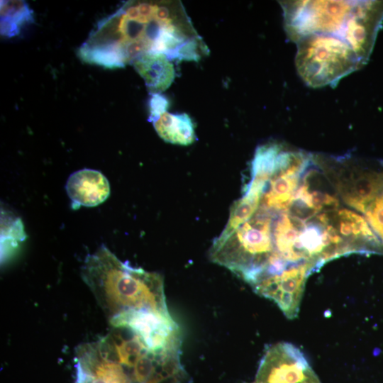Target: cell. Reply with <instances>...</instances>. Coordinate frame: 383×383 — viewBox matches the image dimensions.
Instances as JSON below:
<instances>
[{"label":"cell","mask_w":383,"mask_h":383,"mask_svg":"<svg viewBox=\"0 0 383 383\" xmlns=\"http://www.w3.org/2000/svg\"><path fill=\"white\" fill-rule=\"evenodd\" d=\"M295 64L311 87L333 86L367 64L383 23V1H282Z\"/></svg>","instance_id":"obj_1"},{"label":"cell","mask_w":383,"mask_h":383,"mask_svg":"<svg viewBox=\"0 0 383 383\" xmlns=\"http://www.w3.org/2000/svg\"><path fill=\"white\" fill-rule=\"evenodd\" d=\"M78 53L88 63L117 68L147 53L199 61L209 50L181 1H128L99 21Z\"/></svg>","instance_id":"obj_2"},{"label":"cell","mask_w":383,"mask_h":383,"mask_svg":"<svg viewBox=\"0 0 383 383\" xmlns=\"http://www.w3.org/2000/svg\"><path fill=\"white\" fill-rule=\"evenodd\" d=\"M81 274L109 319L133 309L170 313L163 277L121 262L104 245L86 257Z\"/></svg>","instance_id":"obj_3"},{"label":"cell","mask_w":383,"mask_h":383,"mask_svg":"<svg viewBox=\"0 0 383 383\" xmlns=\"http://www.w3.org/2000/svg\"><path fill=\"white\" fill-rule=\"evenodd\" d=\"M112 326L137 335L148 352L157 354H180V329L170 313L151 309L128 310L111 319Z\"/></svg>","instance_id":"obj_4"},{"label":"cell","mask_w":383,"mask_h":383,"mask_svg":"<svg viewBox=\"0 0 383 383\" xmlns=\"http://www.w3.org/2000/svg\"><path fill=\"white\" fill-rule=\"evenodd\" d=\"M254 383H321L301 351L289 343L270 346L263 355Z\"/></svg>","instance_id":"obj_5"},{"label":"cell","mask_w":383,"mask_h":383,"mask_svg":"<svg viewBox=\"0 0 383 383\" xmlns=\"http://www.w3.org/2000/svg\"><path fill=\"white\" fill-rule=\"evenodd\" d=\"M316 269L310 265L289 268L252 286L255 293L273 300L289 319L298 315L306 282Z\"/></svg>","instance_id":"obj_6"},{"label":"cell","mask_w":383,"mask_h":383,"mask_svg":"<svg viewBox=\"0 0 383 383\" xmlns=\"http://www.w3.org/2000/svg\"><path fill=\"white\" fill-rule=\"evenodd\" d=\"M76 383H133L122 365L109 358L100 341L77 351Z\"/></svg>","instance_id":"obj_7"},{"label":"cell","mask_w":383,"mask_h":383,"mask_svg":"<svg viewBox=\"0 0 383 383\" xmlns=\"http://www.w3.org/2000/svg\"><path fill=\"white\" fill-rule=\"evenodd\" d=\"M65 189L75 207L96 206L106 200L110 194L106 177L99 171L87 168L71 174Z\"/></svg>","instance_id":"obj_8"},{"label":"cell","mask_w":383,"mask_h":383,"mask_svg":"<svg viewBox=\"0 0 383 383\" xmlns=\"http://www.w3.org/2000/svg\"><path fill=\"white\" fill-rule=\"evenodd\" d=\"M132 64L144 79L150 94H160L165 91L174 79V65L163 54H144L136 58Z\"/></svg>","instance_id":"obj_9"},{"label":"cell","mask_w":383,"mask_h":383,"mask_svg":"<svg viewBox=\"0 0 383 383\" xmlns=\"http://www.w3.org/2000/svg\"><path fill=\"white\" fill-rule=\"evenodd\" d=\"M152 123L158 135L165 142L188 145L196 140L193 123L187 113L165 111Z\"/></svg>","instance_id":"obj_10"},{"label":"cell","mask_w":383,"mask_h":383,"mask_svg":"<svg viewBox=\"0 0 383 383\" xmlns=\"http://www.w3.org/2000/svg\"><path fill=\"white\" fill-rule=\"evenodd\" d=\"M33 11L23 1H1V33L13 37L25 23L31 22Z\"/></svg>","instance_id":"obj_11"},{"label":"cell","mask_w":383,"mask_h":383,"mask_svg":"<svg viewBox=\"0 0 383 383\" xmlns=\"http://www.w3.org/2000/svg\"><path fill=\"white\" fill-rule=\"evenodd\" d=\"M128 337L120 334L107 336L114 360L122 365L133 368L138 357L148 351L141 340L130 332Z\"/></svg>","instance_id":"obj_12"},{"label":"cell","mask_w":383,"mask_h":383,"mask_svg":"<svg viewBox=\"0 0 383 383\" xmlns=\"http://www.w3.org/2000/svg\"><path fill=\"white\" fill-rule=\"evenodd\" d=\"M363 216L379 240L383 254V188L367 204Z\"/></svg>","instance_id":"obj_13"},{"label":"cell","mask_w":383,"mask_h":383,"mask_svg":"<svg viewBox=\"0 0 383 383\" xmlns=\"http://www.w3.org/2000/svg\"><path fill=\"white\" fill-rule=\"evenodd\" d=\"M167 99L161 94H152L149 100L150 115L148 121H154L162 113L167 111Z\"/></svg>","instance_id":"obj_14"},{"label":"cell","mask_w":383,"mask_h":383,"mask_svg":"<svg viewBox=\"0 0 383 383\" xmlns=\"http://www.w3.org/2000/svg\"></svg>","instance_id":"obj_15"}]
</instances>
